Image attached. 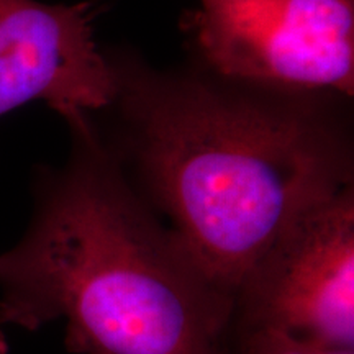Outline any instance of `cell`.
Segmentation results:
<instances>
[{
    "mask_svg": "<svg viewBox=\"0 0 354 354\" xmlns=\"http://www.w3.org/2000/svg\"><path fill=\"white\" fill-rule=\"evenodd\" d=\"M179 30L221 76L354 97V0H196Z\"/></svg>",
    "mask_w": 354,
    "mask_h": 354,
    "instance_id": "3",
    "label": "cell"
},
{
    "mask_svg": "<svg viewBox=\"0 0 354 354\" xmlns=\"http://www.w3.org/2000/svg\"><path fill=\"white\" fill-rule=\"evenodd\" d=\"M35 171L21 240L0 253V325L66 322L73 354H227L233 299L131 187L92 115Z\"/></svg>",
    "mask_w": 354,
    "mask_h": 354,
    "instance_id": "2",
    "label": "cell"
},
{
    "mask_svg": "<svg viewBox=\"0 0 354 354\" xmlns=\"http://www.w3.org/2000/svg\"><path fill=\"white\" fill-rule=\"evenodd\" d=\"M104 51L115 91L91 113L102 143L232 299L295 216L354 184L353 95Z\"/></svg>",
    "mask_w": 354,
    "mask_h": 354,
    "instance_id": "1",
    "label": "cell"
},
{
    "mask_svg": "<svg viewBox=\"0 0 354 354\" xmlns=\"http://www.w3.org/2000/svg\"><path fill=\"white\" fill-rule=\"evenodd\" d=\"M227 354H354V349L317 346L271 331L230 328Z\"/></svg>",
    "mask_w": 354,
    "mask_h": 354,
    "instance_id": "6",
    "label": "cell"
},
{
    "mask_svg": "<svg viewBox=\"0 0 354 354\" xmlns=\"http://www.w3.org/2000/svg\"><path fill=\"white\" fill-rule=\"evenodd\" d=\"M0 354H8V343L7 336L3 333L2 325H0Z\"/></svg>",
    "mask_w": 354,
    "mask_h": 354,
    "instance_id": "7",
    "label": "cell"
},
{
    "mask_svg": "<svg viewBox=\"0 0 354 354\" xmlns=\"http://www.w3.org/2000/svg\"><path fill=\"white\" fill-rule=\"evenodd\" d=\"M105 0H0V117L44 102L59 117L95 113L115 84L95 25Z\"/></svg>",
    "mask_w": 354,
    "mask_h": 354,
    "instance_id": "5",
    "label": "cell"
},
{
    "mask_svg": "<svg viewBox=\"0 0 354 354\" xmlns=\"http://www.w3.org/2000/svg\"><path fill=\"white\" fill-rule=\"evenodd\" d=\"M230 328L354 349V184L279 233L234 290Z\"/></svg>",
    "mask_w": 354,
    "mask_h": 354,
    "instance_id": "4",
    "label": "cell"
}]
</instances>
